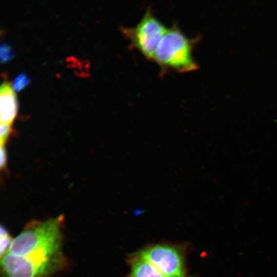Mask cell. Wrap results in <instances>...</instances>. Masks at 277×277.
<instances>
[{
    "label": "cell",
    "mask_w": 277,
    "mask_h": 277,
    "mask_svg": "<svg viewBox=\"0 0 277 277\" xmlns=\"http://www.w3.org/2000/svg\"><path fill=\"white\" fill-rule=\"evenodd\" d=\"M196 40L187 37L175 25L168 28L154 53L153 60L162 68L180 72L196 70L192 55Z\"/></svg>",
    "instance_id": "6da1fadb"
},
{
    "label": "cell",
    "mask_w": 277,
    "mask_h": 277,
    "mask_svg": "<svg viewBox=\"0 0 277 277\" xmlns=\"http://www.w3.org/2000/svg\"><path fill=\"white\" fill-rule=\"evenodd\" d=\"M62 255H51L43 250L24 256L7 252L1 260V267L7 277H48L62 263Z\"/></svg>",
    "instance_id": "7a4b0ae2"
},
{
    "label": "cell",
    "mask_w": 277,
    "mask_h": 277,
    "mask_svg": "<svg viewBox=\"0 0 277 277\" xmlns=\"http://www.w3.org/2000/svg\"><path fill=\"white\" fill-rule=\"evenodd\" d=\"M62 215L29 224L13 239L8 253L24 256L54 240L61 239Z\"/></svg>",
    "instance_id": "3957f363"
},
{
    "label": "cell",
    "mask_w": 277,
    "mask_h": 277,
    "mask_svg": "<svg viewBox=\"0 0 277 277\" xmlns=\"http://www.w3.org/2000/svg\"><path fill=\"white\" fill-rule=\"evenodd\" d=\"M167 29L149 8L136 25L122 28V32L130 41L131 46L151 60H153L155 51Z\"/></svg>",
    "instance_id": "277c9868"
},
{
    "label": "cell",
    "mask_w": 277,
    "mask_h": 277,
    "mask_svg": "<svg viewBox=\"0 0 277 277\" xmlns=\"http://www.w3.org/2000/svg\"><path fill=\"white\" fill-rule=\"evenodd\" d=\"M138 253L164 277L185 276L184 254L180 247L156 244Z\"/></svg>",
    "instance_id": "5b68a950"
},
{
    "label": "cell",
    "mask_w": 277,
    "mask_h": 277,
    "mask_svg": "<svg viewBox=\"0 0 277 277\" xmlns=\"http://www.w3.org/2000/svg\"><path fill=\"white\" fill-rule=\"evenodd\" d=\"M9 82L5 81L0 86L1 124L12 125L17 113L16 96Z\"/></svg>",
    "instance_id": "8992f818"
},
{
    "label": "cell",
    "mask_w": 277,
    "mask_h": 277,
    "mask_svg": "<svg viewBox=\"0 0 277 277\" xmlns=\"http://www.w3.org/2000/svg\"><path fill=\"white\" fill-rule=\"evenodd\" d=\"M128 263L131 267L130 277H164L138 253L131 255Z\"/></svg>",
    "instance_id": "52a82bcc"
},
{
    "label": "cell",
    "mask_w": 277,
    "mask_h": 277,
    "mask_svg": "<svg viewBox=\"0 0 277 277\" xmlns=\"http://www.w3.org/2000/svg\"><path fill=\"white\" fill-rule=\"evenodd\" d=\"M30 78L24 72L18 74L14 78L12 84L13 89L18 91L29 84Z\"/></svg>",
    "instance_id": "ba28073f"
},
{
    "label": "cell",
    "mask_w": 277,
    "mask_h": 277,
    "mask_svg": "<svg viewBox=\"0 0 277 277\" xmlns=\"http://www.w3.org/2000/svg\"><path fill=\"white\" fill-rule=\"evenodd\" d=\"M15 55L12 47L6 43H3L0 46V60L1 63L8 62Z\"/></svg>",
    "instance_id": "9c48e42d"
},
{
    "label": "cell",
    "mask_w": 277,
    "mask_h": 277,
    "mask_svg": "<svg viewBox=\"0 0 277 277\" xmlns=\"http://www.w3.org/2000/svg\"><path fill=\"white\" fill-rule=\"evenodd\" d=\"M12 125L7 124H1L0 126V140L1 146H5L8 137L10 134L12 129Z\"/></svg>",
    "instance_id": "30bf717a"
},
{
    "label": "cell",
    "mask_w": 277,
    "mask_h": 277,
    "mask_svg": "<svg viewBox=\"0 0 277 277\" xmlns=\"http://www.w3.org/2000/svg\"><path fill=\"white\" fill-rule=\"evenodd\" d=\"M12 240H13L9 235L4 238H1L0 254L1 258L7 253V251H8Z\"/></svg>",
    "instance_id": "8fae6325"
},
{
    "label": "cell",
    "mask_w": 277,
    "mask_h": 277,
    "mask_svg": "<svg viewBox=\"0 0 277 277\" xmlns=\"http://www.w3.org/2000/svg\"><path fill=\"white\" fill-rule=\"evenodd\" d=\"M7 152L5 146H1V169H5L7 162Z\"/></svg>",
    "instance_id": "7c38bea8"
},
{
    "label": "cell",
    "mask_w": 277,
    "mask_h": 277,
    "mask_svg": "<svg viewBox=\"0 0 277 277\" xmlns=\"http://www.w3.org/2000/svg\"><path fill=\"white\" fill-rule=\"evenodd\" d=\"M9 235L7 229L3 225L1 226V232H0V236L1 238H4L5 236H7V235Z\"/></svg>",
    "instance_id": "4fadbf2b"
},
{
    "label": "cell",
    "mask_w": 277,
    "mask_h": 277,
    "mask_svg": "<svg viewBox=\"0 0 277 277\" xmlns=\"http://www.w3.org/2000/svg\"><path fill=\"white\" fill-rule=\"evenodd\" d=\"M182 277H186V276H182Z\"/></svg>",
    "instance_id": "5bb4252c"
}]
</instances>
